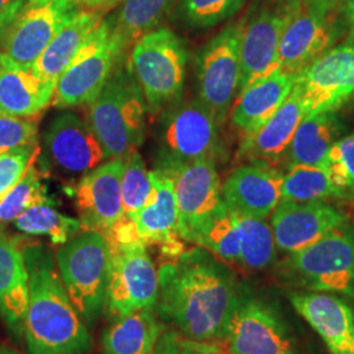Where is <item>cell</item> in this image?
Returning <instances> with one entry per match:
<instances>
[{"label":"cell","mask_w":354,"mask_h":354,"mask_svg":"<svg viewBox=\"0 0 354 354\" xmlns=\"http://www.w3.org/2000/svg\"><path fill=\"white\" fill-rule=\"evenodd\" d=\"M158 277L160 317L192 342H222L241 291L227 266L198 247L168 259Z\"/></svg>","instance_id":"6da1fadb"},{"label":"cell","mask_w":354,"mask_h":354,"mask_svg":"<svg viewBox=\"0 0 354 354\" xmlns=\"http://www.w3.org/2000/svg\"><path fill=\"white\" fill-rule=\"evenodd\" d=\"M29 276L24 335L29 354H84L92 346L88 329L76 311L55 260L41 245L23 248Z\"/></svg>","instance_id":"7a4b0ae2"},{"label":"cell","mask_w":354,"mask_h":354,"mask_svg":"<svg viewBox=\"0 0 354 354\" xmlns=\"http://www.w3.org/2000/svg\"><path fill=\"white\" fill-rule=\"evenodd\" d=\"M88 106V124L100 140L106 159L127 158L146 138L147 106L124 54L102 92Z\"/></svg>","instance_id":"3957f363"},{"label":"cell","mask_w":354,"mask_h":354,"mask_svg":"<svg viewBox=\"0 0 354 354\" xmlns=\"http://www.w3.org/2000/svg\"><path fill=\"white\" fill-rule=\"evenodd\" d=\"M187 64L188 50L183 39L168 28L160 26L133 45L129 64L150 115H159L181 102Z\"/></svg>","instance_id":"277c9868"},{"label":"cell","mask_w":354,"mask_h":354,"mask_svg":"<svg viewBox=\"0 0 354 354\" xmlns=\"http://www.w3.org/2000/svg\"><path fill=\"white\" fill-rule=\"evenodd\" d=\"M111 261L109 241L93 230L80 231L55 252L64 289L84 323L92 324L102 314Z\"/></svg>","instance_id":"5b68a950"},{"label":"cell","mask_w":354,"mask_h":354,"mask_svg":"<svg viewBox=\"0 0 354 354\" xmlns=\"http://www.w3.org/2000/svg\"><path fill=\"white\" fill-rule=\"evenodd\" d=\"M283 277L308 291H329L354 298V230H332L281 266Z\"/></svg>","instance_id":"8992f818"},{"label":"cell","mask_w":354,"mask_h":354,"mask_svg":"<svg viewBox=\"0 0 354 354\" xmlns=\"http://www.w3.org/2000/svg\"><path fill=\"white\" fill-rule=\"evenodd\" d=\"M156 163L216 162L222 153L221 124L200 100L178 102L159 114Z\"/></svg>","instance_id":"52a82bcc"},{"label":"cell","mask_w":354,"mask_h":354,"mask_svg":"<svg viewBox=\"0 0 354 354\" xmlns=\"http://www.w3.org/2000/svg\"><path fill=\"white\" fill-rule=\"evenodd\" d=\"M243 23L244 19L225 26L196 57L198 100L212 111L221 125L239 93Z\"/></svg>","instance_id":"ba28073f"},{"label":"cell","mask_w":354,"mask_h":354,"mask_svg":"<svg viewBox=\"0 0 354 354\" xmlns=\"http://www.w3.org/2000/svg\"><path fill=\"white\" fill-rule=\"evenodd\" d=\"M294 91L304 115L337 112L354 97V39L332 46L297 76Z\"/></svg>","instance_id":"9c48e42d"},{"label":"cell","mask_w":354,"mask_h":354,"mask_svg":"<svg viewBox=\"0 0 354 354\" xmlns=\"http://www.w3.org/2000/svg\"><path fill=\"white\" fill-rule=\"evenodd\" d=\"M111 245V244H109ZM112 261L104 308L113 317L153 310L159 297L158 269L143 241L111 245Z\"/></svg>","instance_id":"30bf717a"},{"label":"cell","mask_w":354,"mask_h":354,"mask_svg":"<svg viewBox=\"0 0 354 354\" xmlns=\"http://www.w3.org/2000/svg\"><path fill=\"white\" fill-rule=\"evenodd\" d=\"M120 55L106 17L89 35L55 84L53 105L59 109L89 105L102 92Z\"/></svg>","instance_id":"8fae6325"},{"label":"cell","mask_w":354,"mask_h":354,"mask_svg":"<svg viewBox=\"0 0 354 354\" xmlns=\"http://www.w3.org/2000/svg\"><path fill=\"white\" fill-rule=\"evenodd\" d=\"M222 342L230 354H297L279 311L247 290L239 291Z\"/></svg>","instance_id":"7c38bea8"},{"label":"cell","mask_w":354,"mask_h":354,"mask_svg":"<svg viewBox=\"0 0 354 354\" xmlns=\"http://www.w3.org/2000/svg\"><path fill=\"white\" fill-rule=\"evenodd\" d=\"M299 1L266 0L244 17L239 92L279 68L281 36Z\"/></svg>","instance_id":"4fadbf2b"},{"label":"cell","mask_w":354,"mask_h":354,"mask_svg":"<svg viewBox=\"0 0 354 354\" xmlns=\"http://www.w3.org/2000/svg\"><path fill=\"white\" fill-rule=\"evenodd\" d=\"M42 142L41 165L62 176L83 177L108 160L88 121L70 111L51 120Z\"/></svg>","instance_id":"5bb4252c"},{"label":"cell","mask_w":354,"mask_h":354,"mask_svg":"<svg viewBox=\"0 0 354 354\" xmlns=\"http://www.w3.org/2000/svg\"><path fill=\"white\" fill-rule=\"evenodd\" d=\"M345 28L339 11H322L299 1L285 26L279 46V67L298 74L335 46Z\"/></svg>","instance_id":"9a60e30c"},{"label":"cell","mask_w":354,"mask_h":354,"mask_svg":"<svg viewBox=\"0 0 354 354\" xmlns=\"http://www.w3.org/2000/svg\"><path fill=\"white\" fill-rule=\"evenodd\" d=\"M80 10L75 0H53L24 7L1 37L0 53L12 64L32 68L64 23Z\"/></svg>","instance_id":"2e32d148"},{"label":"cell","mask_w":354,"mask_h":354,"mask_svg":"<svg viewBox=\"0 0 354 354\" xmlns=\"http://www.w3.org/2000/svg\"><path fill=\"white\" fill-rule=\"evenodd\" d=\"M156 169L172 180L178 212L177 231L181 239L193 225L223 203L222 183L212 159L156 163Z\"/></svg>","instance_id":"e0dca14e"},{"label":"cell","mask_w":354,"mask_h":354,"mask_svg":"<svg viewBox=\"0 0 354 354\" xmlns=\"http://www.w3.org/2000/svg\"><path fill=\"white\" fill-rule=\"evenodd\" d=\"M346 221L342 210L324 201H281L272 213L270 227L277 250L292 254L346 225Z\"/></svg>","instance_id":"ac0fdd59"},{"label":"cell","mask_w":354,"mask_h":354,"mask_svg":"<svg viewBox=\"0 0 354 354\" xmlns=\"http://www.w3.org/2000/svg\"><path fill=\"white\" fill-rule=\"evenodd\" d=\"M127 158L104 162L79 178L75 203L83 230L105 232L124 215L121 180Z\"/></svg>","instance_id":"d6986e66"},{"label":"cell","mask_w":354,"mask_h":354,"mask_svg":"<svg viewBox=\"0 0 354 354\" xmlns=\"http://www.w3.org/2000/svg\"><path fill=\"white\" fill-rule=\"evenodd\" d=\"M289 299L330 353H354V313L349 304L336 295L314 291L291 292Z\"/></svg>","instance_id":"ffe728a7"},{"label":"cell","mask_w":354,"mask_h":354,"mask_svg":"<svg viewBox=\"0 0 354 354\" xmlns=\"http://www.w3.org/2000/svg\"><path fill=\"white\" fill-rule=\"evenodd\" d=\"M150 177L151 197L131 219L146 245H159L167 259H175L185 248L177 231L178 212L174 184L169 176L156 168L150 171Z\"/></svg>","instance_id":"44dd1931"},{"label":"cell","mask_w":354,"mask_h":354,"mask_svg":"<svg viewBox=\"0 0 354 354\" xmlns=\"http://www.w3.org/2000/svg\"><path fill=\"white\" fill-rule=\"evenodd\" d=\"M222 196L241 214L266 219L282 201V172L266 163L241 165L222 184Z\"/></svg>","instance_id":"7402d4cb"},{"label":"cell","mask_w":354,"mask_h":354,"mask_svg":"<svg viewBox=\"0 0 354 354\" xmlns=\"http://www.w3.org/2000/svg\"><path fill=\"white\" fill-rule=\"evenodd\" d=\"M295 76L279 67L239 92L231 108V122L243 137L257 131L279 111L290 95Z\"/></svg>","instance_id":"603a6c76"},{"label":"cell","mask_w":354,"mask_h":354,"mask_svg":"<svg viewBox=\"0 0 354 354\" xmlns=\"http://www.w3.org/2000/svg\"><path fill=\"white\" fill-rule=\"evenodd\" d=\"M55 83L8 61L0 53V114L33 118L54 99Z\"/></svg>","instance_id":"cb8c5ba5"},{"label":"cell","mask_w":354,"mask_h":354,"mask_svg":"<svg viewBox=\"0 0 354 354\" xmlns=\"http://www.w3.org/2000/svg\"><path fill=\"white\" fill-rule=\"evenodd\" d=\"M304 109L294 87L279 111L251 136L243 137L239 155L252 163H274L286 155Z\"/></svg>","instance_id":"d4e9b609"},{"label":"cell","mask_w":354,"mask_h":354,"mask_svg":"<svg viewBox=\"0 0 354 354\" xmlns=\"http://www.w3.org/2000/svg\"><path fill=\"white\" fill-rule=\"evenodd\" d=\"M29 276L23 248L0 230V315L15 335L24 333Z\"/></svg>","instance_id":"484cf974"},{"label":"cell","mask_w":354,"mask_h":354,"mask_svg":"<svg viewBox=\"0 0 354 354\" xmlns=\"http://www.w3.org/2000/svg\"><path fill=\"white\" fill-rule=\"evenodd\" d=\"M104 15L91 10H77L42 51L32 70L42 79L57 84L58 77L73 61L89 35L99 26Z\"/></svg>","instance_id":"4316f807"},{"label":"cell","mask_w":354,"mask_h":354,"mask_svg":"<svg viewBox=\"0 0 354 354\" xmlns=\"http://www.w3.org/2000/svg\"><path fill=\"white\" fill-rule=\"evenodd\" d=\"M176 0H121L117 10L106 17L111 41L120 54L127 50L145 35L160 28Z\"/></svg>","instance_id":"83f0119b"},{"label":"cell","mask_w":354,"mask_h":354,"mask_svg":"<svg viewBox=\"0 0 354 354\" xmlns=\"http://www.w3.org/2000/svg\"><path fill=\"white\" fill-rule=\"evenodd\" d=\"M165 330L153 310H140L115 317L102 335L104 354H153Z\"/></svg>","instance_id":"f1b7e54d"},{"label":"cell","mask_w":354,"mask_h":354,"mask_svg":"<svg viewBox=\"0 0 354 354\" xmlns=\"http://www.w3.org/2000/svg\"><path fill=\"white\" fill-rule=\"evenodd\" d=\"M340 121L336 112L304 117L288 149L290 165L324 167L332 145L340 137Z\"/></svg>","instance_id":"f546056e"},{"label":"cell","mask_w":354,"mask_h":354,"mask_svg":"<svg viewBox=\"0 0 354 354\" xmlns=\"http://www.w3.org/2000/svg\"><path fill=\"white\" fill-rule=\"evenodd\" d=\"M183 241L194 243L228 264L239 266V238L234 209L225 200L213 213L193 225Z\"/></svg>","instance_id":"4dcf8cb0"},{"label":"cell","mask_w":354,"mask_h":354,"mask_svg":"<svg viewBox=\"0 0 354 354\" xmlns=\"http://www.w3.org/2000/svg\"><path fill=\"white\" fill-rule=\"evenodd\" d=\"M239 238V266L247 270H264L274 264L277 245L270 225L264 218L234 210Z\"/></svg>","instance_id":"1f68e13d"},{"label":"cell","mask_w":354,"mask_h":354,"mask_svg":"<svg viewBox=\"0 0 354 354\" xmlns=\"http://www.w3.org/2000/svg\"><path fill=\"white\" fill-rule=\"evenodd\" d=\"M342 197L345 194L332 183L324 167L290 165L282 174V201L313 203Z\"/></svg>","instance_id":"d6a6232c"},{"label":"cell","mask_w":354,"mask_h":354,"mask_svg":"<svg viewBox=\"0 0 354 354\" xmlns=\"http://www.w3.org/2000/svg\"><path fill=\"white\" fill-rule=\"evenodd\" d=\"M13 226L26 235H46L55 245L67 243L83 230L79 219L58 212L53 201L28 207L13 221Z\"/></svg>","instance_id":"836d02e7"},{"label":"cell","mask_w":354,"mask_h":354,"mask_svg":"<svg viewBox=\"0 0 354 354\" xmlns=\"http://www.w3.org/2000/svg\"><path fill=\"white\" fill-rule=\"evenodd\" d=\"M244 3L245 0H176L174 16L185 28L205 30L227 21Z\"/></svg>","instance_id":"e575fe53"},{"label":"cell","mask_w":354,"mask_h":354,"mask_svg":"<svg viewBox=\"0 0 354 354\" xmlns=\"http://www.w3.org/2000/svg\"><path fill=\"white\" fill-rule=\"evenodd\" d=\"M50 201L48 189L42 183V175L36 163H33L26 171V176L0 200V223L13 222L28 207Z\"/></svg>","instance_id":"d590c367"},{"label":"cell","mask_w":354,"mask_h":354,"mask_svg":"<svg viewBox=\"0 0 354 354\" xmlns=\"http://www.w3.org/2000/svg\"><path fill=\"white\" fill-rule=\"evenodd\" d=\"M152 194L150 171L138 150L129 153L121 180V200L124 215L134 218L149 203Z\"/></svg>","instance_id":"8d00e7d4"},{"label":"cell","mask_w":354,"mask_h":354,"mask_svg":"<svg viewBox=\"0 0 354 354\" xmlns=\"http://www.w3.org/2000/svg\"><path fill=\"white\" fill-rule=\"evenodd\" d=\"M332 183L346 196L354 193V133L336 140L326 160Z\"/></svg>","instance_id":"74e56055"},{"label":"cell","mask_w":354,"mask_h":354,"mask_svg":"<svg viewBox=\"0 0 354 354\" xmlns=\"http://www.w3.org/2000/svg\"><path fill=\"white\" fill-rule=\"evenodd\" d=\"M38 145L24 146L0 155V200L26 176L29 167L36 163Z\"/></svg>","instance_id":"f35d334b"},{"label":"cell","mask_w":354,"mask_h":354,"mask_svg":"<svg viewBox=\"0 0 354 354\" xmlns=\"http://www.w3.org/2000/svg\"><path fill=\"white\" fill-rule=\"evenodd\" d=\"M37 124L30 118L0 114V155L38 145Z\"/></svg>","instance_id":"ab89813d"},{"label":"cell","mask_w":354,"mask_h":354,"mask_svg":"<svg viewBox=\"0 0 354 354\" xmlns=\"http://www.w3.org/2000/svg\"><path fill=\"white\" fill-rule=\"evenodd\" d=\"M20 11V0H0V39Z\"/></svg>","instance_id":"60d3db41"},{"label":"cell","mask_w":354,"mask_h":354,"mask_svg":"<svg viewBox=\"0 0 354 354\" xmlns=\"http://www.w3.org/2000/svg\"><path fill=\"white\" fill-rule=\"evenodd\" d=\"M180 335L174 330L163 332L156 342L153 354H181Z\"/></svg>","instance_id":"b9f144b4"},{"label":"cell","mask_w":354,"mask_h":354,"mask_svg":"<svg viewBox=\"0 0 354 354\" xmlns=\"http://www.w3.org/2000/svg\"><path fill=\"white\" fill-rule=\"evenodd\" d=\"M75 3L82 10L97 11L105 15L115 8L121 3V0H75Z\"/></svg>","instance_id":"7bdbcfd3"},{"label":"cell","mask_w":354,"mask_h":354,"mask_svg":"<svg viewBox=\"0 0 354 354\" xmlns=\"http://www.w3.org/2000/svg\"><path fill=\"white\" fill-rule=\"evenodd\" d=\"M181 354H219L214 345L207 342H192L188 339H181Z\"/></svg>","instance_id":"ee69618b"},{"label":"cell","mask_w":354,"mask_h":354,"mask_svg":"<svg viewBox=\"0 0 354 354\" xmlns=\"http://www.w3.org/2000/svg\"><path fill=\"white\" fill-rule=\"evenodd\" d=\"M339 12L342 16L344 28L348 32V38L354 39V0H344Z\"/></svg>","instance_id":"f6af8a7d"},{"label":"cell","mask_w":354,"mask_h":354,"mask_svg":"<svg viewBox=\"0 0 354 354\" xmlns=\"http://www.w3.org/2000/svg\"><path fill=\"white\" fill-rule=\"evenodd\" d=\"M311 7H315L317 10L322 11H339L340 6L344 3V0H304Z\"/></svg>","instance_id":"bcb514c9"},{"label":"cell","mask_w":354,"mask_h":354,"mask_svg":"<svg viewBox=\"0 0 354 354\" xmlns=\"http://www.w3.org/2000/svg\"><path fill=\"white\" fill-rule=\"evenodd\" d=\"M53 0H26V6L24 7H35V6H41V4H46ZM23 7V8H24Z\"/></svg>","instance_id":"7dc6e473"},{"label":"cell","mask_w":354,"mask_h":354,"mask_svg":"<svg viewBox=\"0 0 354 354\" xmlns=\"http://www.w3.org/2000/svg\"><path fill=\"white\" fill-rule=\"evenodd\" d=\"M0 354H20L19 352H16L12 348H7V346H3L0 348Z\"/></svg>","instance_id":"c3c4849f"},{"label":"cell","mask_w":354,"mask_h":354,"mask_svg":"<svg viewBox=\"0 0 354 354\" xmlns=\"http://www.w3.org/2000/svg\"><path fill=\"white\" fill-rule=\"evenodd\" d=\"M20 3H21V10H23V7L26 6V0H20Z\"/></svg>","instance_id":"681fc988"},{"label":"cell","mask_w":354,"mask_h":354,"mask_svg":"<svg viewBox=\"0 0 354 354\" xmlns=\"http://www.w3.org/2000/svg\"><path fill=\"white\" fill-rule=\"evenodd\" d=\"M354 354V353H353Z\"/></svg>","instance_id":"f907efd6"}]
</instances>
